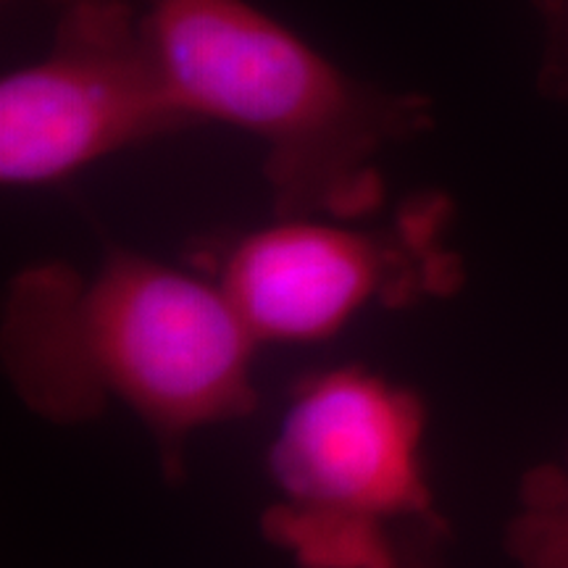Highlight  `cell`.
Masks as SVG:
<instances>
[{
    "mask_svg": "<svg viewBox=\"0 0 568 568\" xmlns=\"http://www.w3.org/2000/svg\"><path fill=\"white\" fill-rule=\"evenodd\" d=\"M134 6L197 126H234L261 145L274 216L387 211L382 159L435 126L429 98L358 80L251 0Z\"/></svg>",
    "mask_w": 568,
    "mask_h": 568,
    "instance_id": "obj_2",
    "label": "cell"
},
{
    "mask_svg": "<svg viewBox=\"0 0 568 568\" xmlns=\"http://www.w3.org/2000/svg\"><path fill=\"white\" fill-rule=\"evenodd\" d=\"M258 351L209 274L122 245L92 268L27 264L0 308V364L21 406L53 426L130 410L169 481L187 474L197 432L258 410Z\"/></svg>",
    "mask_w": 568,
    "mask_h": 568,
    "instance_id": "obj_1",
    "label": "cell"
},
{
    "mask_svg": "<svg viewBox=\"0 0 568 568\" xmlns=\"http://www.w3.org/2000/svg\"><path fill=\"white\" fill-rule=\"evenodd\" d=\"M503 550L514 568H568V447L521 474Z\"/></svg>",
    "mask_w": 568,
    "mask_h": 568,
    "instance_id": "obj_6",
    "label": "cell"
},
{
    "mask_svg": "<svg viewBox=\"0 0 568 568\" xmlns=\"http://www.w3.org/2000/svg\"><path fill=\"white\" fill-rule=\"evenodd\" d=\"M548 21V45L539 82L556 98H568V0H542Z\"/></svg>",
    "mask_w": 568,
    "mask_h": 568,
    "instance_id": "obj_8",
    "label": "cell"
},
{
    "mask_svg": "<svg viewBox=\"0 0 568 568\" xmlns=\"http://www.w3.org/2000/svg\"><path fill=\"white\" fill-rule=\"evenodd\" d=\"M453 219L450 197L424 190L387 216H272L205 240L190 264L222 287L261 347L318 345L364 311L456 297L466 266Z\"/></svg>",
    "mask_w": 568,
    "mask_h": 568,
    "instance_id": "obj_4",
    "label": "cell"
},
{
    "mask_svg": "<svg viewBox=\"0 0 568 568\" xmlns=\"http://www.w3.org/2000/svg\"><path fill=\"white\" fill-rule=\"evenodd\" d=\"M42 59L0 80V182L45 187L193 130L134 0H67Z\"/></svg>",
    "mask_w": 568,
    "mask_h": 568,
    "instance_id": "obj_5",
    "label": "cell"
},
{
    "mask_svg": "<svg viewBox=\"0 0 568 568\" xmlns=\"http://www.w3.org/2000/svg\"><path fill=\"white\" fill-rule=\"evenodd\" d=\"M453 542V529L447 521L410 524L397 537L395 568H450L447 550Z\"/></svg>",
    "mask_w": 568,
    "mask_h": 568,
    "instance_id": "obj_7",
    "label": "cell"
},
{
    "mask_svg": "<svg viewBox=\"0 0 568 568\" xmlns=\"http://www.w3.org/2000/svg\"><path fill=\"white\" fill-rule=\"evenodd\" d=\"M426 432L422 393L364 364L301 376L266 450L261 535L297 568H395L403 529L447 521Z\"/></svg>",
    "mask_w": 568,
    "mask_h": 568,
    "instance_id": "obj_3",
    "label": "cell"
}]
</instances>
